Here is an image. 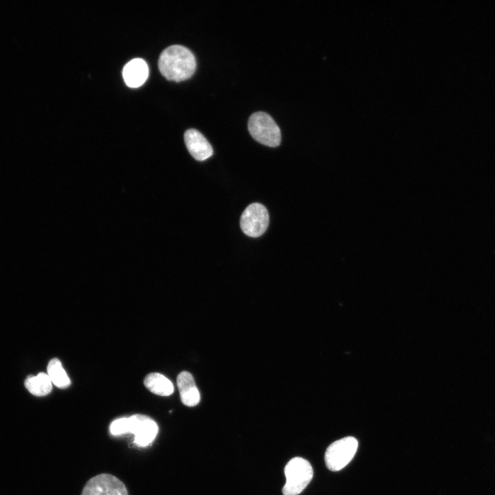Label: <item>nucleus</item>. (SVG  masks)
Wrapping results in <instances>:
<instances>
[{
  "instance_id": "f257e3e1",
  "label": "nucleus",
  "mask_w": 495,
  "mask_h": 495,
  "mask_svg": "<svg viewBox=\"0 0 495 495\" xmlns=\"http://www.w3.org/2000/svg\"><path fill=\"white\" fill-rule=\"evenodd\" d=\"M196 59L187 47L173 45L160 54L158 67L161 74L168 80L179 82L190 78L196 69Z\"/></svg>"
},
{
  "instance_id": "f03ea898",
  "label": "nucleus",
  "mask_w": 495,
  "mask_h": 495,
  "mask_svg": "<svg viewBox=\"0 0 495 495\" xmlns=\"http://www.w3.org/2000/svg\"><path fill=\"white\" fill-rule=\"evenodd\" d=\"M109 429L111 434L116 436L126 432L133 433L135 436L134 442L141 447L151 444L159 430L153 419L141 414L117 419L111 424Z\"/></svg>"
},
{
  "instance_id": "7ed1b4c3",
  "label": "nucleus",
  "mask_w": 495,
  "mask_h": 495,
  "mask_svg": "<svg viewBox=\"0 0 495 495\" xmlns=\"http://www.w3.org/2000/svg\"><path fill=\"white\" fill-rule=\"evenodd\" d=\"M286 482L283 495H298L313 478V469L308 461L301 457L292 459L285 468Z\"/></svg>"
},
{
  "instance_id": "20e7f679",
  "label": "nucleus",
  "mask_w": 495,
  "mask_h": 495,
  "mask_svg": "<svg viewBox=\"0 0 495 495\" xmlns=\"http://www.w3.org/2000/svg\"><path fill=\"white\" fill-rule=\"evenodd\" d=\"M248 130L252 138L267 146H278L281 140L280 130L274 119L267 113L258 111L248 120Z\"/></svg>"
},
{
  "instance_id": "39448f33",
  "label": "nucleus",
  "mask_w": 495,
  "mask_h": 495,
  "mask_svg": "<svg viewBox=\"0 0 495 495\" xmlns=\"http://www.w3.org/2000/svg\"><path fill=\"white\" fill-rule=\"evenodd\" d=\"M358 446V440L353 437H344L332 443L324 455L327 468L335 472L344 468L353 459Z\"/></svg>"
},
{
  "instance_id": "423d86ee",
  "label": "nucleus",
  "mask_w": 495,
  "mask_h": 495,
  "mask_svg": "<svg viewBox=\"0 0 495 495\" xmlns=\"http://www.w3.org/2000/svg\"><path fill=\"white\" fill-rule=\"evenodd\" d=\"M269 225V214L266 208L259 204L249 205L241 214L240 226L248 236L258 237L267 230Z\"/></svg>"
},
{
  "instance_id": "0eeeda50",
  "label": "nucleus",
  "mask_w": 495,
  "mask_h": 495,
  "mask_svg": "<svg viewBox=\"0 0 495 495\" xmlns=\"http://www.w3.org/2000/svg\"><path fill=\"white\" fill-rule=\"evenodd\" d=\"M81 495H129L124 484L109 474H100L90 478Z\"/></svg>"
},
{
  "instance_id": "6e6552de",
  "label": "nucleus",
  "mask_w": 495,
  "mask_h": 495,
  "mask_svg": "<svg viewBox=\"0 0 495 495\" xmlns=\"http://www.w3.org/2000/svg\"><path fill=\"white\" fill-rule=\"evenodd\" d=\"M184 142L188 152L198 161H204L213 153L209 142L196 129H190L185 132Z\"/></svg>"
},
{
  "instance_id": "1a4fd4ad",
  "label": "nucleus",
  "mask_w": 495,
  "mask_h": 495,
  "mask_svg": "<svg viewBox=\"0 0 495 495\" xmlns=\"http://www.w3.org/2000/svg\"><path fill=\"white\" fill-rule=\"evenodd\" d=\"M148 76V67L142 58H134L127 63L122 69V77L126 85L131 88L142 85Z\"/></svg>"
},
{
  "instance_id": "9d476101",
  "label": "nucleus",
  "mask_w": 495,
  "mask_h": 495,
  "mask_svg": "<svg viewBox=\"0 0 495 495\" xmlns=\"http://www.w3.org/2000/svg\"><path fill=\"white\" fill-rule=\"evenodd\" d=\"M177 383L182 402L190 407L197 405L200 394L192 375L187 371L181 372L177 376Z\"/></svg>"
},
{
  "instance_id": "9b49d317",
  "label": "nucleus",
  "mask_w": 495,
  "mask_h": 495,
  "mask_svg": "<svg viewBox=\"0 0 495 495\" xmlns=\"http://www.w3.org/2000/svg\"><path fill=\"white\" fill-rule=\"evenodd\" d=\"M145 386L152 393L161 396H168L173 393L172 382L158 373L148 374L144 380Z\"/></svg>"
},
{
  "instance_id": "f8f14e48",
  "label": "nucleus",
  "mask_w": 495,
  "mask_h": 495,
  "mask_svg": "<svg viewBox=\"0 0 495 495\" xmlns=\"http://www.w3.org/2000/svg\"><path fill=\"white\" fill-rule=\"evenodd\" d=\"M26 388L36 396H44L52 390V381L47 374L40 373L36 376L30 375L25 381Z\"/></svg>"
},
{
  "instance_id": "ddd939ff",
  "label": "nucleus",
  "mask_w": 495,
  "mask_h": 495,
  "mask_svg": "<svg viewBox=\"0 0 495 495\" xmlns=\"http://www.w3.org/2000/svg\"><path fill=\"white\" fill-rule=\"evenodd\" d=\"M47 375L58 388H65L70 385V380L57 358L52 359L47 365Z\"/></svg>"
}]
</instances>
